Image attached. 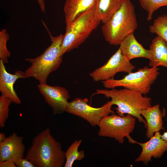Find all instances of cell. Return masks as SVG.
I'll return each mask as SVG.
<instances>
[{
    "instance_id": "cell-18",
    "label": "cell",
    "mask_w": 167,
    "mask_h": 167,
    "mask_svg": "<svg viewBox=\"0 0 167 167\" xmlns=\"http://www.w3.org/2000/svg\"><path fill=\"white\" fill-rule=\"evenodd\" d=\"M124 0H95L94 15L103 23L108 20L121 7Z\"/></svg>"
},
{
    "instance_id": "cell-12",
    "label": "cell",
    "mask_w": 167,
    "mask_h": 167,
    "mask_svg": "<svg viewBox=\"0 0 167 167\" xmlns=\"http://www.w3.org/2000/svg\"><path fill=\"white\" fill-rule=\"evenodd\" d=\"M23 139V137L14 132L0 143V161H8L15 163L24 158Z\"/></svg>"
},
{
    "instance_id": "cell-27",
    "label": "cell",
    "mask_w": 167,
    "mask_h": 167,
    "mask_svg": "<svg viewBox=\"0 0 167 167\" xmlns=\"http://www.w3.org/2000/svg\"><path fill=\"white\" fill-rule=\"evenodd\" d=\"M6 136L4 133H0V143L2 142L6 138Z\"/></svg>"
},
{
    "instance_id": "cell-16",
    "label": "cell",
    "mask_w": 167,
    "mask_h": 167,
    "mask_svg": "<svg viewBox=\"0 0 167 167\" xmlns=\"http://www.w3.org/2000/svg\"><path fill=\"white\" fill-rule=\"evenodd\" d=\"M95 0H65L63 6L66 27L95 5Z\"/></svg>"
},
{
    "instance_id": "cell-17",
    "label": "cell",
    "mask_w": 167,
    "mask_h": 167,
    "mask_svg": "<svg viewBox=\"0 0 167 167\" xmlns=\"http://www.w3.org/2000/svg\"><path fill=\"white\" fill-rule=\"evenodd\" d=\"M149 49L151 55L149 66L154 67L161 66L167 68V43L157 36L152 40Z\"/></svg>"
},
{
    "instance_id": "cell-2",
    "label": "cell",
    "mask_w": 167,
    "mask_h": 167,
    "mask_svg": "<svg viewBox=\"0 0 167 167\" xmlns=\"http://www.w3.org/2000/svg\"><path fill=\"white\" fill-rule=\"evenodd\" d=\"M103 95L110 98L113 105H117L115 109L117 114L123 116L129 114L137 118L139 122L143 123L146 128L147 123L141 115V111L152 106L151 99L143 96L140 92L126 88L118 90L98 89L93 95Z\"/></svg>"
},
{
    "instance_id": "cell-15",
    "label": "cell",
    "mask_w": 167,
    "mask_h": 167,
    "mask_svg": "<svg viewBox=\"0 0 167 167\" xmlns=\"http://www.w3.org/2000/svg\"><path fill=\"white\" fill-rule=\"evenodd\" d=\"M141 115L145 119L147 125L146 137L150 139L156 132L164 129L162 119L164 113L156 104L142 110Z\"/></svg>"
},
{
    "instance_id": "cell-19",
    "label": "cell",
    "mask_w": 167,
    "mask_h": 167,
    "mask_svg": "<svg viewBox=\"0 0 167 167\" xmlns=\"http://www.w3.org/2000/svg\"><path fill=\"white\" fill-rule=\"evenodd\" d=\"M82 142L81 139L75 141L65 152L66 162L64 167H72L75 161H80L84 158V151L78 150L79 147Z\"/></svg>"
},
{
    "instance_id": "cell-7",
    "label": "cell",
    "mask_w": 167,
    "mask_h": 167,
    "mask_svg": "<svg viewBox=\"0 0 167 167\" xmlns=\"http://www.w3.org/2000/svg\"><path fill=\"white\" fill-rule=\"evenodd\" d=\"M136 118L127 114L123 116L112 113L103 118L98 125V135L114 139L122 144L124 138L130 135L134 130Z\"/></svg>"
},
{
    "instance_id": "cell-21",
    "label": "cell",
    "mask_w": 167,
    "mask_h": 167,
    "mask_svg": "<svg viewBox=\"0 0 167 167\" xmlns=\"http://www.w3.org/2000/svg\"><path fill=\"white\" fill-rule=\"evenodd\" d=\"M142 8L147 12V19H152L154 12L160 8L167 6V0H139Z\"/></svg>"
},
{
    "instance_id": "cell-20",
    "label": "cell",
    "mask_w": 167,
    "mask_h": 167,
    "mask_svg": "<svg viewBox=\"0 0 167 167\" xmlns=\"http://www.w3.org/2000/svg\"><path fill=\"white\" fill-rule=\"evenodd\" d=\"M149 32L156 34L167 43V15L163 14L155 19L149 27Z\"/></svg>"
},
{
    "instance_id": "cell-28",
    "label": "cell",
    "mask_w": 167,
    "mask_h": 167,
    "mask_svg": "<svg viewBox=\"0 0 167 167\" xmlns=\"http://www.w3.org/2000/svg\"><path fill=\"white\" fill-rule=\"evenodd\" d=\"M161 137L162 139L167 142V131L164 132L163 134L161 135Z\"/></svg>"
},
{
    "instance_id": "cell-9",
    "label": "cell",
    "mask_w": 167,
    "mask_h": 167,
    "mask_svg": "<svg viewBox=\"0 0 167 167\" xmlns=\"http://www.w3.org/2000/svg\"><path fill=\"white\" fill-rule=\"evenodd\" d=\"M135 68L119 48L103 66L95 69L89 75L94 81H102L113 78L118 72L130 73Z\"/></svg>"
},
{
    "instance_id": "cell-3",
    "label": "cell",
    "mask_w": 167,
    "mask_h": 167,
    "mask_svg": "<svg viewBox=\"0 0 167 167\" xmlns=\"http://www.w3.org/2000/svg\"><path fill=\"white\" fill-rule=\"evenodd\" d=\"M103 24L101 30L105 40L112 45H120L137 27L135 6L131 0H124L119 9Z\"/></svg>"
},
{
    "instance_id": "cell-1",
    "label": "cell",
    "mask_w": 167,
    "mask_h": 167,
    "mask_svg": "<svg viewBox=\"0 0 167 167\" xmlns=\"http://www.w3.org/2000/svg\"><path fill=\"white\" fill-rule=\"evenodd\" d=\"M64 153L61 143L46 128L33 138L25 158L35 167H62L66 162Z\"/></svg>"
},
{
    "instance_id": "cell-13",
    "label": "cell",
    "mask_w": 167,
    "mask_h": 167,
    "mask_svg": "<svg viewBox=\"0 0 167 167\" xmlns=\"http://www.w3.org/2000/svg\"><path fill=\"white\" fill-rule=\"evenodd\" d=\"M4 63L0 60V91L1 95L10 99L14 103H21V101L14 88V85L19 78H27L24 72L21 71H16L14 74L7 72Z\"/></svg>"
},
{
    "instance_id": "cell-11",
    "label": "cell",
    "mask_w": 167,
    "mask_h": 167,
    "mask_svg": "<svg viewBox=\"0 0 167 167\" xmlns=\"http://www.w3.org/2000/svg\"><path fill=\"white\" fill-rule=\"evenodd\" d=\"M161 135L159 131L156 132L148 141L143 143L135 141L130 135L127 137L129 143H137L142 147V152L135 159V162H142L144 165H147L148 162L151 161L152 157L159 158L167 151V142L162 139Z\"/></svg>"
},
{
    "instance_id": "cell-5",
    "label": "cell",
    "mask_w": 167,
    "mask_h": 167,
    "mask_svg": "<svg viewBox=\"0 0 167 167\" xmlns=\"http://www.w3.org/2000/svg\"><path fill=\"white\" fill-rule=\"evenodd\" d=\"M94 9L95 5L66 27L60 48L61 57L78 47L101 22L94 15Z\"/></svg>"
},
{
    "instance_id": "cell-10",
    "label": "cell",
    "mask_w": 167,
    "mask_h": 167,
    "mask_svg": "<svg viewBox=\"0 0 167 167\" xmlns=\"http://www.w3.org/2000/svg\"><path fill=\"white\" fill-rule=\"evenodd\" d=\"M38 89L45 101L52 109L53 114H62L66 111L70 97L68 91L59 86L39 84Z\"/></svg>"
},
{
    "instance_id": "cell-23",
    "label": "cell",
    "mask_w": 167,
    "mask_h": 167,
    "mask_svg": "<svg viewBox=\"0 0 167 167\" xmlns=\"http://www.w3.org/2000/svg\"><path fill=\"white\" fill-rule=\"evenodd\" d=\"M13 102L10 99L2 95L0 96V127L3 128L8 118L9 107Z\"/></svg>"
},
{
    "instance_id": "cell-14",
    "label": "cell",
    "mask_w": 167,
    "mask_h": 167,
    "mask_svg": "<svg viewBox=\"0 0 167 167\" xmlns=\"http://www.w3.org/2000/svg\"><path fill=\"white\" fill-rule=\"evenodd\" d=\"M134 33L126 36L120 44L122 54L129 60L139 58L150 60L151 55L149 49H146L136 40Z\"/></svg>"
},
{
    "instance_id": "cell-22",
    "label": "cell",
    "mask_w": 167,
    "mask_h": 167,
    "mask_svg": "<svg viewBox=\"0 0 167 167\" xmlns=\"http://www.w3.org/2000/svg\"><path fill=\"white\" fill-rule=\"evenodd\" d=\"M9 39V36L6 30L2 29L0 32V58L4 63L8 62V58L11 55L6 47V43Z\"/></svg>"
},
{
    "instance_id": "cell-6",
    "label": "cell",
    "mask_w": 167,
    "mask_h": 167,
    "mask_svg": "<svg viewBox=\"0 0 167 167\" xmlns=\"http://www.w3.org/2000/svg\"><path fill=\"white\" fill-rule=\"evenodd\" d=\"M159 74L158 67L149 68L145 66L135 72H130L120 79L113 78L102 81L106 89L122 87L139 92L146 95L150 91L151 87Z\"/></svg>"
},
{
    "instance_id": "cell-8",
    "label": "cell",
    "mask_w": 167,
    "mask_h": 167,
    "mask_svg": "<svg viewBox=\"0 0 167 167\" xmlns=\"http://www.w3.org/2000/svg\"><path fill=\"white\" fill-rule=\"evenodd\" d=\"M88 101L87 98H75L69 102L66 112L82 118L92 126H98L103 118L114 113L112 109L113 105L111 100L99 108L90 105L87 103Z\"/></svg>"
},
{
    "instance_id": "cell-26",
    "label": "cell",
    "mask_w": 167,
    "mask_h": 167,
    "mask_svg": "<svg viewBox=\"0 0 167 167\" xmlns=\"http://www.w3.org/2000/svg\"><path fill=\"white\" fill-rule=\"evenodd\" d=\"M39 5L41 11L45 12V5L44 0H36Z\"/></svg>"
},
{
    "instance_id": "cell-4",
    "label": "cell",
    "mask_w": 167,
    "mask_h": 167,
    "mask_svg": "<svg viewBox=\"0 0 167 167\" xmlns=\"http://www.w3.org/2000/svg\"><path fill=\"white\" fill-rule=\"evenodd\" d=\"M50 35L51 44L41 54L35 58L25 59L31 64L24 72L26 77L33 78L39 84H46L48 77L62 62L60 48L64 35L61 34L54 37Z\"/></svg>"
},
{
    "instance_id": "cell-25",
    "label": "cell",
    "mask_w": 167,
    "mask_h": 167,
    "mask_svg": "<svg viewBox=\"0 0 167 167\" xmlns=\"http://www.w3.org/2000/svg\"><path fill=\"white\" fill-rule=\"evenodd\" d=\"M0 167H17L15 163L13 161H0Z\"/></svg>"
},
{
    "instance_id": "cell-24",
    "label": "cell",
    "mask_w": 167,
    "mask_h": 167,
    "mask_svg": "<svg viewBox=\"0 0 167 167\" xmlns=\"http://www.w3.org/2000/svg\"><path fill=\"white\" fill-rule=\"evenodd\" d=\"M15 163L18 167H35L31 162L25 158L19 159Z\"/></svg>"
}]
</instances>
